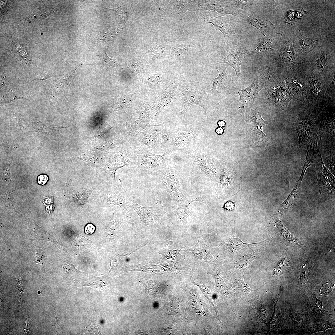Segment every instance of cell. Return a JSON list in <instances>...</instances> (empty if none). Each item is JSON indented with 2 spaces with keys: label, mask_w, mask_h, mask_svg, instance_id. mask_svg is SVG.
I'll return each instance as SVG.
<instances>
[{
  "label": "cell",
  "mask_w": 335,
  "mask_h": 335,
  "mask_svg": "<svg viewBox=\"0 0 335 335\" xmlns=\"http://www.w3.org/2000/svg\"><path fill=\"white\" fill-rule=\"evenodd\" d=\"M250 111V122L253 131L260 141H266V136L263 132L262 129L267 122L263 119L259 112L252 109Z\"/></svg>",
  "instance_id": "cell-18"
},
{
  "label": "cell",
  "mask_w": 335,
  "mask_h": 335,
  "mask_svg": "<svg viewBox=\"0 0 335 335\" xmlns=\"http://www.w3.org/2000/svg\"><path fill=\"white\" fill-rule=\"evenodd\" d=\"M188 252L196 258L206 262L213 263L219 256L214 250L208 234L200 231L196 244L189 249L183 250Z\"/></svg>",
  "instance_id": "cell-6"
},
{
  "label": "cell",
  "mask_w": 335,
  "mask_h": 335,
  "mask_svg": "<svg viewBox=\"0 0 335 335\" xmlns=\"http://www.w3.org/2000/svg\"><path fill=\"white\" fill-rule=\"evenodd\" d=\"M244 276L235 275L233 277V282L235 287L236 296L244 300L249 301L257 296L259 289L253 290L251 289L244 281Z\"/></svg>",
  "instance_id": "cell-17"
},
{
  "label": "cell",
  "mask_w": 335,
  "mask_h": 335,
  "mask_svg": "<svg viewBox=\"0 0 335 335\" xmlns=\"http://www.w3.org/2000/svg\"><path fill=\"white\" fill-rule=\"evenodd\" d=\"M100 57L102 61L108 66L112 67L119 66L116 60L109 57L105 52L101 54Z\"/></svg>",
  "instance_id": "cell-37"
},
{
  "label": "cell",
  "mask_w": 335,
  "mask_h": 335,
  "mask_svg": "<svg viewBox=\"0 0 335 335\" xmlns=\"http://www.w3.org/2000/svg\"><path fill=\"white\" fill-rule=\"evenodd\" d=\"M189 152L191 158L202 171L209 175L215 174L216 169L214 159L201 146L195 148Z\"/></svg>",
  "instance_id": "cell-8"
},
{
  "label": "cell",
  "mask_w": 335,
  "mask_h": 335,
  "mask_svg": "<svg viewBox=\"0 0 335 335\" xmlns=\"http://www.w3.org/2000/svg\"><path fill=\"white\" fill-rule=\"evenodd\" d=\"M164 51V47L161 45H157L151 47L149 51L150 55L158 57L161 56Z\"/></svg>",
  "instance_id": "cell-38"
},
{
  "label": "cell",
  "mask_w": 335,
  "mask_h": 335,
  "mask_svg": "<svg viewBox=\"0 0 335 335\" xmlns=\"http://www.w3.org/2000/svg\"><path fill=\"white\" fill-rule=\"evenodd\" d=\"M76 283V288L83 287L85 286H87L92 288H95L102 290H104L105 289L109 288V284L108 283L101 280H96L91 281H78Z\"/></svg>",
  "instance_id": "cell-27"
},
{
  "label": "cell",
  "mask_w": 335,
  "mask_h": 335,
  "mask_svg": "<svg viewBox=\"0 0 335 335\" xmlns=\"http://www.w3.org/2000/svg\"><path fill=\"white\" fill-rule=\"evenodd\" d=\"M96 7H101L103 8L113 11L117 15L119 21L122 23H126L127 20L128 14L127 10L124 7L121 5L118 7L111 8H105L96 6Z\"/></svg>",
  "instance_id": "cell-34"
},
{
  "label": "cell",
  "mask_w": 335,
  "mask_h": 335,
  "mask_svg": "<svg viewBox=\"0 0 335 335\" xmlns=\"http://www.w3.org/2000/svg\"><path fill=\"white\" fill-rule=\"evenodd\" d=\"M334 322L328 320L316 324L310 328V332L311 333H313L319 331H324L326 329L333 327L334 326Z\"/></svg>",
  "instance_id": "cell-35"
},
{
  "label": "cell",
  "mask_w": 335,
  "mask_h": 335,
  "mask_svg": "<svg viewBox=\"0 0 335 335\" xmlns=\"http://www.w3.org/2000/svg\"><path fill=\"white\" fill-rule=\"evenodd\" d=\"M207 273L213 278L217 290L224 297H229L231 295V291L225 284L219 268L216 266H211Z\"/></svg>",
  "instance_id": "cell-21"
},
{
  "label": "cell",
  "mask_w": 335,
  "mask_h": 335,
  "mask_svg": "<svg viewBox=\"0 0 335 335\" xmlns=\"http://www.w3.org/2000/svg\"><path fill=\"white\" fill-rule=\"evenodd\" d=\"M198 198L196 195L189 197H184L178 200V207L172 213L173 217L177 220H184L191 214L188 206L194 201H197Z\"/></svg>",
  "instance_id": "cell-20"
},
{
  "label": "cell",
  "mask_w": 335,
  "mask_h": 335,
  "mask_svg": "<svg viewBox=\"0 0 335 335\" xmlns=\"http://www.w3.org/2000/svg\"><path fill=\"white\" fill-rule=\"evenodd\" d=\"M242 17L244 22L258 29L265 37L270 34L275 29V26L259 14L252 11L244 12Z\"/></svg>",
  "instance_id": "cell-11"
},
{
  "label": "cell",
  "mask_w": 335,
  "mask_h": 335,
  "mask_svg": "<svg viewBox=\"0 0 335 335\" xmlns=\"http://www.w3.org/2000/svg\"><path fill=\"white\" fill-rule=\"evenodd\" d=\"M41 34L42 35L43 34V33H41Z\"/></svg>",
  "instance_id": "cell-51"
},
{
  "label": "cell",
  "mask_w": 335,
  "mask_h": 335,
  "mask_svg": "<svg viewBox=\"0 0 335 335\" xmlns=\"http://www.w3.org/2000/svg\"><path fill=\"white\" fill-rule=\"evenodd\" d=\"M218 124L220 127H222L225 126V122L223 120H221L218 122Z\"/></svg>",
  "instance_id": "cell-50"
},
{
  "label": "cell",
  "mask_w": 335,
  "mask_h": 335,
  "mask_svg": "<svg viewBox=\"0 0 335 335\" xmlns=\"http://www.w3.org/2000/svg\"><path fill=\"white\" fill-rule=\"evenodd\" d=\"M334 285V283L331 282L326 283L321 288V292L322 293L326 296L328 295L332 291Z\"/></svg>",
  "instance_id": "cell-41"
},
{
  "label": "cell",
  "mask_w": 335,
  "mask_h": 335,
  "mask_svg": "<svg viewBox=\"0 0 335 335\" xmlns=\"http://www.w3.org/2000/svg\"><path fill=\"white\" fill-rule=\"evenodd\" d=\"M90 194V193L86 190H83L81 192L76 191L73 195V201L82 206L87 202Z\"/></svg>",
  "instance_id": "cell-31"
},
{
  "label": "cell",
  "mask_w": 335,
  "mask_h": 335,
  "mask_svg": "<svg viewBox=\"0 0 335 335\" xmlns=\"http://www.w3.org/2000/svg\"><path fill=\"white\" fill-rule=\"evenodd\" d=\"M48 179V177L47 175L42 174L38 176L37 181L39 184L43 185L47 183Z\"/></svg>",
  "instance_id": "cell-46"
},
{
  "label": "cell",
  "mask_w": 335,
  "mask_h": 335,
  "mask_svg": "<svg viewBox=\"0 0 335 335\" xmlns=\"http://www.w3.org/2000/svg\"><path fill=\"white\" fill-rule=\"evenodd\" d=\"M114 36L113 34L110 32H106L101 33L97 39L96 43L101 44L110 40Z\"/></svg>",
  "instance_id": "cell-39"
},
{
  "label": "cell",
  "mask_w": 335,
  "mask_h": 335,
  "mask_svg": "<svg viewBox=\"0 0 335 335\" xmlns=\"http://www.w3.org/2000/svg\"><path fill=\"white\" fill-rule=\"evenodd\" d=\"M224 130L221 127H220L216 130V132L218 134H222L224 132Z\"/></svg>",
  "instance_id": "cell-49"
},
{
  "label": "cell",
  "mask_w": 335,
  "mask_h": 335,
  "mask_svg": "<svg viewBox=\"0 0 335 335\" xmlns=\"http://www.w3.org/2000/svg\"><path fill=\"white\" fill-rule=\"evenodd\" d=\"M206 128L192 125H181L176 128L171 136V146L174 150L190 151L200 145L207 136Z\"/></svg>",
  "instance_id": "cell-2"
},
{
  "label": "cell",
  "mask_w": 335,
  "mask_h": 335,
  "mask_svg": "<svg viewBox=\"0 0 335 335\" xmlns=\"http://www.w3.org/2000/svg\"><path fill=\"white\" fill-rule=\"evenodd\" d=\"M235 203L231 201H228L225 203L224 205V208L226 210L231 211L235 207Z\"/></svg>",
  "instance_id": "cell-48"
},
{
  "label": "cell",
  "mask_w": 335,
  "mask_h": 335,
  "mask_svg": "<svg viewBox=\"0 0 335 335\" xmlns=\"http://www.w3.org/2000/svg\"><path fill=\"white\" fill-rule=\"evenodd\" d=\"M23 97L20 96L18 95L15 94L14 93H11L6 95L4 96L3 98L1 101V104L3 105L6 103H7L16 99H23Z\"/></svg>",
  "instance_id": "cell-42"
},
{
  "label": "cell",
  "mask_w": 335,
  "mask_h": 335,
  "mask_svg": "<svg viewBox=\"0 0 335 335\" xmlns=\"http://www.w3.org/2000/svg\"><path fill=\"white\" fill-rule=\"evenodd\" d=\"M273 300L275 309L274 313L269 324L270 331H275L279 330L283 324L279 303V297H278L276 300Z\"/></svg>",
  "instance_id": "cell-25"
},
{
  "label": "cell",
  "mask_w": 335,
  "mask_h": 335,
  "mask_svg": "<svg viewBox=\"0 0 335 335\" xmlns=\"http://www.w3.org/2000/svg\"><path fill=\"white\" fill-rule=\"evenodd\" d=\"M167 248L160 252V253L162 256L168 259L175 260L177 261H184L185 259V256L180 253V252L182 248L181 247L180 249H176L173 250H169Z\"/></svg>",
  "instance_id": "cell-28"
},
{
  "label": "cell",
  "mask_w": 335,
  "mask_h": 335,
  "mask_svg": "<svg viewBox=\"0 0 335 335\" xmlns=\"http://www.w3.org/2000/svg\"><path fill=\"white\" fill-rule=\"evenodd\" d=\"M274 46L272 40L270 38L263 39L261 42L255 47L253 49L256 53L266 51L271 49Z\"/></svg>",
  "instance_id": "cell-33"
},
{
  "label": "cell",
  "mask_w": 335,
  "mask_h": 335,
  "mask_svg": "<svg viewBox=\"0 0 335 335\" xmlns=\"http://www.w3.org/2000/svg\"><path fill=\"white\" fill-rule=\"evenodd\" d=\"M54 76L49 73H43L35 76L32 78V81L35 80H43L50 78Z\"/></svg>",
  "instance_id": "cell-43"
},
{
  "label": "cell",
  "mask_w": 335,
  "mask_h": 335,
  "mask_svg": "<svg viewBox=\"0 0 335 335\" xmlns=\"http://www.w3.org/2000/svg\"><path fill=\"white\" fill-rule=\"evenodd\" d=\"M317 40L302 36L299 39L300 45L302 49L306 52L312 50L315 46Z\"/></svg>",
  "instance_id": "cell-32"
},
{
  "label": "cell",
  "mask_w": 335,
  "mask_h": 335,
  "mask_svg": "<svg viewBox=\"0 0 335 335\" xmlns=\"http://www.w3.org/2000/svg\"><path fill=\"white\" fill-rule=\"evenodd\" d=\"M198 7L199 10L213 11L222 16L227 15L237 16L227 0H198Z\"/></svg>",
  "instance_id": "cell-13"
},
{
  "label": "cell",
  "mask_w": 335,
  "mask_h": 335,
  "mask_svg": "<svg viewBox=\"0 0 335 335\" xmlns=\"http://www.w3.org/2000/svg\"><path fill=\"white\" fill-rule=\"evenodd\" d=\"M127 164L125 159L114 158L111 159L102 169V171L106 179L109 183L115 182V175L116 171L118 168Z\"/></svg>",
  "instance_id": "cell-22"
},
{
  "label": "cell",
  "mask_w": 335,
  "mask_h": 335,
  "mask_svg": "<svg viewBox=\"0 0 335 335\" xmlns=\"http://www.w3.org/2000/svg\"><path fill=\"white\" fill-rule=\"evenodd\" d=\"M258 255V252L255 251L243 256L235 263L234 268L242 270L245 275L250 269L251 265L256 259Z\"/></svg>",
  "instance_id": "cell-24"
},
{
  "label": "cell",
  "mask_w": 335,
  "mask_h": 335,
  "mask_svg": "<svg viewBox=\"0 0 335 335\" xmlns=\"http://www.w3.org/2000/svg\"><path fill=\"white\" fill-rule=\"evenodd\" d=\"M252 0H229L230 5L234 7L242 9L245 12L248 11L253 5Z\"/></svg>",
  "instance_id": "cell-29"
},
{
  "label": "cell",
  "mask_w": 335,
  "mask_h": 335,
  "mask_svg": "<svg viewBox=\"0 0 335 335\" xmlns=\"http://www.w3.org/2000/svg\"><path fill=\"white\" fill-rule=\"evenodd\" d=\"M227 68V67H226L220 74L216 66L219 75L212 79V87L210 89L207 91L210 99L215 95L220 96L228 93L231 78Z\"/></svg>",
  "instance_id": "cell-12"
},
{
  "label": "cell",
  "mask_w": 335,
  "mask_h": 335,
  "mask_svg": "<svg viewBox=\"0 0 335 335\" xmlns=\"http://www.w3.org/2000/svg\"><path fill=\"white\" fill-rule=\"evenodd\" d=\"M170 137V134L169 130L166 129H164L162 130L161 133V138L163 143H166L169 141Z\"/></svg>",
  "instance_id": "cell-44"
},
{
  "label": "cell",
  "mask_w": 335,
  "mask_h": 335,
  "mask_svg": "<svg viewBox=\"0 0 335 335\" xmlns=\"http://www.w3.org/2000/svg\"><path fill=\"white\" fill-rule=\"evenodd\" d=\"M268 78L264 73L259 72L248 87L238 91L237 94L240 96L239 107L241 111L251 107L259 91L265 86Z\"/></svg>",
  "instance_id": "cell-5"
},
{
  "label": "cell",
  "mask_w": 335,
  "mask_h": 335,
  "mask_svg": "<svg viewBox=\"0 0 335 335\" xmlns=\"http://www.w3.org/2000/svg\"><path fill=\"white\" fill-rule=\"evenodd\" d=\"M169 156L168 152L162 156L147 154L140 159L139 164L141 168L148 172H155L164 167L169 160Z\"/></svg>",
  "instance_id": "cell-14"
},
{
  "label": "cell",
  "mask_w": 335,
  "mask_h": 335,
  "mask_svg": "<svg viewBox=\"0 0 335 335\" xmlns=\"http://www.w3.org/2000/svg\"><path fill=\"white\" fill-rule=\"evenodd\" d=\"M194 284L197 286L206 297L209 302L214 308L216 315L217 322L219 325H222L217 308L215 294L211 288L208 286L200 283H195Z\"/></svg>",
  "instance_id": "cell-23"
},
{
  "label": "cell",
  "mask_w": 335,
  "mask_h": 335,
  "mask_svg": "<svg viewBox=\"0 0 335 335\" xmlns=\"http://www.w3.org/2000/svg\"><path fill=\"white\" fill-rule=\"evenodd\" d=\"M285 51L284 54V58L286 56L288 58H292L294 60L295 53L293 48L291 44L289 43L286 44L284 46Z\"/></svg>",
  "instance_id": "cell-40"
},
{
  "label": "cell",
  "mask_w": 335,
  "mask_h": 335,
  "mask_svg": "<svg viewBox=\"0 0 335 335\" xmlns=\"http://www.w3.org/2000/svg\"><path fill=\"white\" fill-rule=\"evenodd\" d=\"M170 311L171 314L178 317H183L185 315L184 307L179 302H176L172 304Z\"/></svg>",
  "instance_id": "cell-36"
},
{
  "label": "cell",
  "mask_w": 335,
  "mask_h": 335,
  "mask_svg": "<svg viewBox=\"0 0 335 335\" xmlns=\"http://www.w3.org/2000/svg\"><path fill=\"white\" fill-rule=\"evenodd\" d=\"M162 181L171 197L172 206L179 199L185 197L180 190L176 172L173 167L162 172Z\"/></svg>",
  "instance_id": "cell-10"
},
{
  "label": "cell",
  "mask_w": 335,
  "mask_h": 335,
  "mask_svg": "<svg viewBox=\"0 0 335 335\" xmlns=\"http://www.w3.org/2000/svg\"><path fill=\"white\" fill-rule=\"evenodd\" d=\"M264 241L252 243H245L238 237L234 227L229 236L217 243L226 252L234 253L244 249L263 246Z\"/></svg>",
  "instance_id": "cell-9"
},
{
  "label": "cell",
  "mask_w": 335,
  "mask_h": 335,
  "mask_svg": "<svg viewBox=\"0 0 335 335\" xmlns=\"http://www.w3.org/2000/svg\"><path fill=\"white\" fill-rule=\"evenodd\" d=\"M95 230V226L92 223H88L85 227V232L87 235L92 234L94 232Z\"/></svg>",
  "instance_id": "cell-45"
},
{
  "label": "cell",
  "mask_w": 335,
  "mask_h": 335,
  "mask_svg": "<svg viewBox=\"0 0 335 335\" xmlns=\"http://www.w3.org/2000/svg\"><path fill=\"white\" fill-rule=\"evenodd\" d=\"M190 303L191 308L196 314L203 315L206 313V310L198 297L193 296L191 297Z\"/></svg>",
  "instance_id": "cell-30"
},
{
  "label": "cell",
  "mask_w": 335,
  "mask_h": 335,
  "mask_svg": "<svg viewBox=\"0 0 335 335\" xmlns=\"http://www.w3.org/2000/svg\"><path fill=\"white\" fill-rule=\"evenodd\" d=\"M247 51L243 44L233 43L226 45L225 49L216 56L218 63H226L234 69L238 82L240 79L242 61Z\"/></svg>",
  "instance_id": "cell-4"
},
{
  "label": "cell",
  "mask_w": 335,
  "mask_h": 335,
  "mask_svg": "<svg viewBox=\"0 0 335 335\" xmlns=\"http://www.w3.org/2000/svg\"><path fill=\"white\" fill-rule=\"evenodd\" d=\"M129 198L127 197L122 186L118 185L114 186L108 190L105 194L104 199L108 205H118L119 206L127 218L128 222L132 224V218L126 208V200Z\"/></svg>",
  "instance_id": "cell-7"
},
{
  "label": "cell",
  "mask_w": 335,
  "mask_h": 335,
  "mask_svg": "<svg viewBox=\"0 0 335 335\" xmlns=\"http://www.w3.org/2000/svg\"><path fill=\"white\" fill-rule=\"evenodd\" d=\"M312 302L314 305L316 307L319 311H321L322 309V302L315 297L314 296L312 298Z\"/></svg>",
  "instance_id": "cell-47"
},
{
  "label": "cell",
  "mask_w": 335,
  "mask_h": 335,
  "mask_svg": "<svg viewBox=\"0 0 335 335\" xmlns=\"http://www.w3.org/2000/svg\"><path fill=\"white\" fill-rule=\"evenodd\" d=\"M191 45L186 43H180L175 45L172 48V52L175 57L182 60L188 57L191 54Z\"/></svg>",
  "instance_id": "cell-26"
},
{
  "label": "cell",
  "mask_w": 335,
  "mask_h": 335,
  "mask_svg": "<svg viewBox=\"0 0 335 335\" xmlns=\"http://www.w3.org/2000/svg\"><path fill=\"white\" fill-rule=\"evenodd\" d=\"M178 82V88L184 99V107L181 115L185 117L190 106L196 105L204 110L206 114L211 99L208 93L206 86L202 83L190 80L181 79Z\"/></svg>",
  "instance_id": "cell-1"
},
{
  "label": "cell",
  "mask_w": 335,
  "mask_h": 335,
  "mask_svg": "<svg viewBox=\"0 0 335 335\" xmlns=\"http://www.w3.org/2000/svg\"><path fill=\"white\" fill-rule=\"evenodd\" d=\"M261 297V296L258 295L248 301L250 305L248 319L259 324L260 323L263 327L266 324L267 312L266 307L262 302Z\"/></svg>",
  "instance_id": "cell-15"
},
{
  "label": "cell",
  "mask_w": 335,
  "mask_h": 335,
  "mask_svg": "<svg viewBox=\"0 0 335 335\" xmlns=\"http://www.w3.org/2000/svg\"><path fill=\"white\" fill-rule=\"evenodd\" d=\"M207 22L212 24L217 30L221 32L226 40L238 31V28L233 23L222 16L217 15L210 17L207 20Z\"/></svg>",
  "instance_id": "cell-16"
},
{
  "label": "cell",
  "mask_w": 335,
  "mask_h": 335,
  "mask_svg": "<svg viewBox=\"0 0 335 335\" xmlns=\"http://www.w3.org/2000/svg\"><path fill=\"white\" fill-rule=\"evenodd\" d=\"M84 62H83L78 65L67 73L60 79L51 84V98H54L63 92L73 79L76 70Z\"/></svg>",
  "instance_id": "cell-19"
},
{
  "label": "cell",
  "mask_w": 335,
  "mask_h": 335,
  "mask_svg": "<svg viewBox=\"0 0 335 335\" xmlns=\"http://www.w3.org/2000/svg\"><path fill=\"white\" fill-rule=\"evenodd\" d=\"M163 202L158 200L156 203L150 207H144L138 204L129 197L126 205L135 210L140 217V223L142 228L147 225L154 227L158 226L167 213L164 211Z\"/></svg>",
  "instance_id": "cell-3"
}]
</instances>
